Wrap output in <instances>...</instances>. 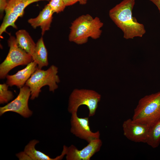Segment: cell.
<instances>
[{"label":"cell","mask_w":160,"mask_h":160,"mask_svg":"<svg viewBox=\"0 0 160 160\" xmlns=\"http://www.w3.org/2000/svg\"><path fill=\"white\" fill-rule=\"evenodd\" d=\"M54 13L48 4L46 5L36 17L31 18L28 22L34 28L40 26L41 30V34L49 29Z\"/></svg>","instance_id":"7c38bea8"},{"label":"cell","mask_w":160,"mask_h":160,"mask_svg":"<svg viewBox=\"0 0 160 160\" xmlns=\"http://www.w3.org/2000/svg\"><path fill=\"white\" fill-rule=\"evenodd\" d=\"M50 0H10L5 9V15L16 20L22 17L24 12V9L29 4L34 2Z\"/></svg>","instance_id":"4fadbf2b"},{"label":"cell","mask_w":160,"mask_h":160,"mask_svg":"<svg viewBox=\"0 0 160 160\" xmlns=\"http://www.w3.org/2000/svg\"><path fill=\"white\" fill-rule=\"evenodd\" d=\"M87 0H79V4L82 5H84L86 4Z\"/></svg>","instance_id":"cb8c5ba5"},{"label":"cell","mask_w":160,"mask_h":160,"mask_svg":"<svg viewBox=\"0 0 160 160\" xmlns=\"http://www.w3.org/2000/svg\"><path fill=\"white\" fill-rule=\"evenodd\" d=\"M9 47L5 59L0 65V78L4 79L9 72L15 67L20 65H27L33 61L31 55L18 46L16 38L12 36L8 40Z\"/></svg>","instance_id":"5b68a950"},{"label":"cell","mask_w":160,"mask_h":160,"mask_svg":"<svg viewBox=\"0 0 160 160\" xmlns=\"http://www.w3.org/2000/svg\"><path fill=\"white\" fill-rule=\"evenodd\" d=\"M39 141L36 140H31L25 147L24 151L32 160H59L62 159L66 155V151L63 149L61 154L55 158H52L49 156L36 149V145Z\"/></svg>","instance_id":"5bb4252c"},{"label":"cell","mask_w":160,"mask_h":160,"mask_svg":"<svg viewBox=\"0 0 160 160\" xmlns=\"http://www.w3.org/2000/svg\"><path fill=\"white\" fill-rule=\"evenodd\" d=\"M16 155L20 160H32L30 157L24 151L20 152L16 154Z\"/></svg>","instance_id":"ffe728a7"},{"label":"cell","mask_w":160,"mask_h":160,"mask_svg":"<svg viewBox=\"0 0 160 160\" xmlns=\"http://www.w3.org/2000/svg\"><path fill=\"white\" fill-rule=\"evenodd\" d=\"M65 6L73 5L79 2V0H63Z\"/></svg>","instance_id":"7402d4cb"},{"label":"cell","mask_w":160,"mask_h":160,"mask_svg":"<svg viewBox=\"0 0 160 160\" xmlns=\"http://www.w3.org/2000/svg\"><path fill=\"white\" fill-rule=\"evenodd\" d=\"M48 53L44 44L43 38L41 37L36 44L34 53L32 56L33 61L37 64V68L39 69L48 65Z\"/></svg>","instance_id":"2e32d148"},{"label":"cell","mask_w":160,"mask_h":160,"mask_svg":"<svg viewBox=\"0 0 160 160\" xmlns=\"http://www.w3.org/2000/svg\"><path fill=\"white\" fill-rule=\"evenodd\" d=\"M160 119V91L141 98L134 110L135 122L150 127Z\"/></svg>","instance_id":"3957f363"},{"label":"cell","mask_w":160,"mask_h":160,"mask_svg":"<svg viewBox=\"0 0 160 160\" xmlns=\"http://www.w3.org/2000/svg\"><path fill=\"white\" fill-rule=\"evenodd\" d=\"M31 92L29 88L25 85L20 88L16 98L5 106L0 107V115L9 111L16 113L24 118L31 116L33 112L28 106V101Z\"/></svg>","instance_id":"52a82bcc"},{"label":"cell","mask_w":160,"mask_h":160,"mask_svg":"<svg viewBox=\"0 0 160 160\" xmlns=\"http://www.w3.org/2000/svg\"><path fill=\"white\" fill-rule=\"evenodd\" d=\"M150 127L135 122L129 119L124 121L122 128L124 135L136 143H146Z\"/></svg>","instance_id":"30bf717a"},{"label":"cell","mask_w":160,"mask_h":160,"mask_svg":"<svg viewBox=\"0 0 160 160\" xmlns=\"http://www.w3.org/2000/svg\"><path fill=\"white\" fill-rule=\"evenodd\" d=\"M154 4L157 7L160 13V0H149Z\"/></svg>","instance_id":"603a6c76"},{"label":"cell","mask_w":160,"mask_h":160,"mask_svg":"<svg viewBox=\"0 0 160 160\" xmlns=\"http://www.w3.org/2000/svg\"><path fill=\"white\" fill-rule=\"evenodd\" d=\"M102 145V141L100 138L92 140L86 146L80 150L72 145L67 147L66 159L90 160L93 155L100 150Z\"/></svg>","instance_id":"9c48e42d"},{"label":"cell","mask_w":160,"mask_h":160,"mask_svg":"<svg viewBox=\"0 0 160 160\" xmlns=\"http://www.w3.org/2000/svg\"><path fill=\"white\" fill-rule=\"evenodd\" d=\"M48 4L54 13H57L63 11L66 7L63 0H50Z\"/></svg>","instance_id":"d6986e66"},{"label":"cell","mask_w":160,"mask_h":160,"mask_svg":"<svg viewBox=\"0 0 160 160\" xmlns=\"http://www.w3.org/2000/svg\"><path fill=\"white\" fill-rule=\"evenodd\" d=\"M103 23L97 17H93L89 14L83 15L71 23L68 39L78 44L87 43L88 38L97 39L100 36Z\"/></svg>","instance_id":"7a4b0ae2"},{"label":"cell","mask_w":160,"mask_h":160,"mask_svg":"<svg viewBox=\"0 0 160 160\" xmlns=\"http://www.w3.org/2000/svg\"><path fill=\"white\" fill-rule=\"evenodd\" d=\"M146 143L153 148L158 147L160 143V119L149 127Z\"/></svg>","instance_id":"e0dca14e"},{"label":"cell","mask_w":160,"mask_h":160,"mask_svg":"<svg viewBox=\"0 0 160 160\" xmlns=\"http://www.w3.org/2000/svg\"><path fill=\"white\" fill-rule=\"evenodd\" d=\"M9 86L7 84H0V103H7L14 97L13 92L8 90Z\"/></svg>","instance_id":"ac0fdd59"},{"label":"cell","mask_w":160,"mask_h":160,"mask_svg":"<svg viewBox=\"0 0 160 160\" xmlns=\"http://www.w3.org/2000/svg\"><path fill=\"white\" fill-rule=\"evenodd\" d=\"M7 1L8 3L9 2V1L10 0H6Z\"/></svg>","instance_id":"d4e9b609"},{"label":"cell","mask_w":160,"mask_h":160,"mask_svg":"<svg viewBox=\"0 0 160 160\" xmlns=\"http://www.w3.org/2000/svg\"><path fill=\"white\" fill-rule=\"evenodd\" d=\"M70 122V132L76 137L88 143L93 140L100 138L99 131L94 132L91 130L88 117L80 118L77 113H73L71 114Z\"/></svg>","instance_id":"ba28073f"},{"label":"cell","mask_w":160,"mask_h":160,"mask_svg":"<svg viewBox=\"0 0 160 160\" xmlns=\"http://www.w3.org/2000/svg\"><path fill=\"white\" fill-rule=\"evenodd\" d=\"M58 69L57 67L54 65L46 70L37 68L25 84L30 89L31 100L38 97L43 86H48L49 91L53 92L58 88L57 84L60 81L57 74Z\"/></svg>","instance_id":"277c9868"},{"label":"cell","mask_w":160,"mask_h":160,"mask_svg":"<svg viewBox=\"0 0 160 160\" xmlns=\"http://www.w3.org/2000/svg\"><path fill=\"white\" fill-rule=\"evenodd\" d=\"M17 42L22 49L32 57L36 47V44L25 30L21 29L15 33Z\"/></svg>","instance_id":"9a60e30c"},{"label":"cell","mask_w":160,"mask_h":160,"mask_svg":"<svg viewBox=\"0 0 160 160\" xmlns=\"http://www.w3.org/2000/svg\"><path fill=\"white\" fill-rule=\"evenodd\" d=\"M101 95L92 90L74 89L70 95L68 110L71 114L77 113L79 107L82 105L86 106L89 110V117L94 116L100 100Z\"/></svg>","instance_id":"8992f818"},{"label":"cell","mask_w":160,"mask_h":160,"mask_svg":"<svg viewBox=\"0 0 160 160\" xmlns=\"http://www.w3.org/2000/svg\"><path fill=\"white\" fill-rule=\"evenodd\" d=\"M8 2L6 0H0V11L1 16L2 15L5 9L8 4Z\"/></svg>","instance_id":"44dd1931"},{"label":"cell","mask_w":160,"mask_h":160,"mask_svg":"<svg viewBox=\"0 0 160 160\" xmlns=\"http://www.w3.org/2000/svg\"><path fill=\"white\" fill-rule=\"evenodd\" d=\"M37 63L33 61L28 64L24 69L18 71L12 75L6 76V83L9 86H16L20 89L24 86L32 74L37 69Z\"/></svg>","instance_id":"8fae6325"},{"label":"cell","mask_w":160,"mask_h":160,"mask_svg":"<svg viewBox=\"0 0 160 160\" xmlns=\"http://www.w3.org/2000/svg\"><path fill=\"white\" fill-rule=\"evenodd\" d=\"M135 0H123L109 11L111 20L123 33L126 39L142 37L146 33L144 25L137 22L132 15Z\"/></svg>","instance_id":"6da1fadb"}]
</instances>
